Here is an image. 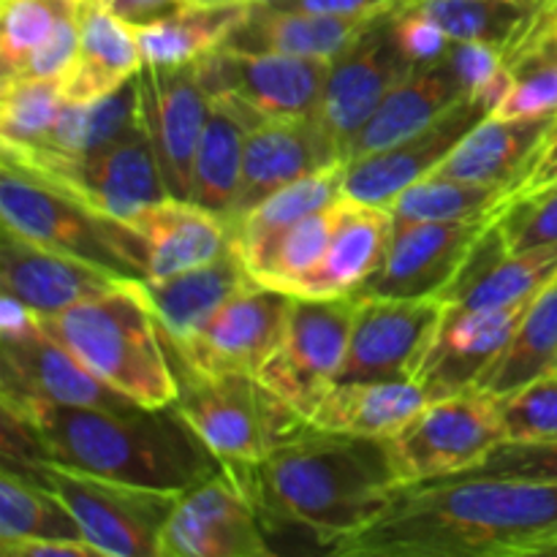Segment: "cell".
Segmentation results:
<instances>
[{
	"mask_svg": "<svg viewBox=\"0 0 557 557\" xmlns=\"http://www.w3.org/2000/svg\"><path fill=\"white\" fill-rule=\"evenodd\" d=\"M506 190L490 185L462 183V180L428 174L408 185L389 205L395 228L417 226V223L468 221V218L495 215L506 205Z\"/></svg>",
	"mask_w": 557,
	"mask_h": 557,
	"instance_id": "60d3db41",
	"label": "cell"
},
{
	"mask_svg": "<svg viewBox=\"0 0 557 557\" xmlns=\"http://www.w3.org/2000/svg\"><path fill=\"white\" fill-rule=\"evenodd\" d=\"M250 286L256 281L234 243L207 264L163 281H145L152 313L169 341H185L199 332L223 305Z\"/></svg>",
	"mask_w": 557,
	"mask_h": 557,
	"instance_id": "f1b7e54d",
	"label": "cell"
},
{
	"mask_svg": "<svg viewBox=\"0 0 557 557\" xmlns=\"http://www.w3.org/2000/svg\"><path fill=\"white\" fill-rule=\"evenodd\" d=\"M395 234L389 207H375L343 196L341 221L321 264L299 283L294 297H351L384 264Z\"/></svg>",
	"mask_w": 557,
	"mask_h": 557,
	"instance_id": "484cf974",
	"label": "cell"
},
{
	"mask_svg": "<svg viewBox=\"0 0 557 557\" xmlns=\"http://www.w3.org/2000/svg\"><path fill=\"white\" fill-rule=\"evenodd\" d=\"M0 395L36 397L54 406L117 411L139 406L87 370L63 343L44 330L38 315L22 332L0 335Z\"/></svg>",
	"mask_w": 557,
	"mask_h": 557,
	"instance_id": "ffe728a7",
	"label": "cell"
},
{
	"mask_svg": "<svg viewBox=\"0 0 557 557\" xmlns=\"http://www.w3.org/2000/svg\"><path fill=\"white\" fill-rule=\"evenodd\" d=\"M403 0H270L267 5L288 11H308V14L330 16H375L397 9Z\"/></svg>",
	"mask_w": 557,
	"mask_h": 557,
	"instance_id": "c3c4849f",
	"label": "cell"
},
{
	"mask_svg": "<svg viewBox=\"0 0 557 557\" xmlns=\"http://www.w3.org/2000/svg\"><path fill=\"white\" fill-rule=\"evenodd\" d=\"M0 406L33 430L49 462L112 482L185 493L223 466L174 403L117 411L0 395Z\"/></svg>",
	"mask_w": 557,
	"mask_h": 557,
	"instance_id": "3957f363",
	"label": "cell"
},
{
	"mask_svg": "<svg viewBox=\"0 0 557 557\" xmlns=\"http://www.w3.org/2000/svg\"><path fill=\"white\" fill-rule=\"evenodd\" d=\"M5 557H101L85 539H30V542L0 544Z\"/></svg>",
	"mask_w": 557,
	"mask_h": 557,
	"instance_id": "681fc988",
	"label": "cell"
},
{
	"mask_svg": "<svg viewBox=\"0 0 557 557\" xmlns=\"http://www.w3.org/2000/svg\"><path fill=\"white\" fill-rule=\"evenodd\" d=\"M557 117H484L449 152L435 174L462 183L490 185L515 196L528 166L555 128ZM506 199V201H509Z\"/></svg>",
	"mask_w": 557,
	"mask_h": 557,
	"instance_id": "d4e9b609",
	"label": "cell"
},
{
	"mask_svg": "<svg viewBox=\"0 0 557 557\" xmlns=\"http://www.w3.org/2000/svg\"><path fill=\"white\" fill-rule=\"evenodd\" d=\"M417 381H337L310 413L315 430L389 441L424 406Z\"/></svg>",
	"mask_w": 557,
	"mask_h": 557,
	"instance_id": "4dcf8cb0",
	"label": "cell"
},
{
	"mask_svg": "<svg viewBox=\"0 0 557 557\" xmlns=\"http://www.w3.org/2000/svg\"><path fill=\"white\" fill-rule=\"evenodd\" d=\"M125 281L90 261L27 243L9 228L0 232V288L38 319L101 297Z\"/></svg>",
	"mask_w": 557,
	"mask_h": 557,
	"instance_id": "603a6c76",
	"label": "cell"
},
{
	"mask_svg": "<svg viewBox=\"0 0 557 557\" xmlns=\"http://www.w3.org/2000/svg\"><path fill=\"white\" fill-rule=\"evenodd\" d=\"M379 16V14H375ZM375 16H330L253 3L226 38V47L277 52L332 63L341 58Z\"/></svg>",
	"mask_w": 557,
	"mask_h": 557,
	"instance_id": "83f0119b",
	"label": "cell"
},
{
	"mask_svg": "<svg viewBox=\"0 0 557 557\" xmlns=\"http://www.w3.org/2000/svg\"><path fill=\"white\" fill-rule=\"evenodd\" d=\"M169 348V346H166ZM174 406L221 462H261L308 428V419L250 373H205L169 348Z\"/></svg>",
	"mask_w": 557,
	"mask_h": 557,
	"instance_id": "5b68a950",
	"label": "cell"
},
{
	"mask_svg": "<svg viewBox=\"0 0 557 557\" xmlns=\"http://www.w3.org/2000/svg\"><path fill=\"white\" fill-rule=\"evenodd\" d=\"M79 9L82 0H0V76H14Z\"/></svg>",
	"mask_w": 557,
	"mask_h": 557,
	"instance_id": "7bdbcfd3",
	"label": "cell"
},
{
	"mask_svg": "<svg viewBox=\"0 0 557 557\" xmlns=\"http://www.w3.org/2000/svg\"><path fill=\"white\" fill-rule=\"evenodd\" d=\"M444 310L441 297L359 299L337 381H413Z\"/></svg>",
	"mask_w": 557,
	"mask_h": 557,
	"instance_id": "2e32d148",
	"label": "cell"
},
{
	"mask_svg": "<svg viewBox=\"0 0 557 557\" xmlns=\"http://www.w3.org/2000/svg\"><path fill=\"white\" fill-rule=\"evenodd\" d=\"M555 183H557V123L555 128L549 131L547 139H544L542 150L536 152V158H533L531 166H528L525 180H522L520 188H517V194L511 196L509 201L542 194V190H547L549 185Z\"/></svg>",
	"mask_w": 557,
	"mask_h": 557,
	"instance_id": "f907efd6",
	"label": "cell"
},
{
	"mask_svg": "<svg viewBox=\"0 0 557 557\" xmlns=\"http://www.w3.org/2000/svg\"><path fill=\"white\" fill-rule=\"evenodd\" d=\"M41 324L103 384L139 406L163 408L177 397L172 357L145 281L120 283L101 297L47 315Z\"/></svg>",
	"mask_w": 557,
	"mask_h": 557,
	"instance_id": "277c9868",
	"label": "cell"
},
{
	"mask_svg": "<svg viewBox=\"0 0 557 557\" xmlns=\"http://www.w3.org/2000/svg\"><path fill=\"white\" fill-rule=\"evenodd\" d=\"M504 441L500 397L468 389L444 400H430L384 444L392 468L406 487L473 471Z\"/></svg>",
	"mask_w": 557,
	"mask_h": 557,
	"instance_id": "ba28073f",
	"label": "cell"
},
{
	"mask_svg": "<svg viewBox=\"0 0 557 557\" xmlns=\"http://www.w3.org/2000/svg\"><path fill=\"white\" fill-rule=\"evenodd\" d=\"M498 226L511 253L553 248L557 245V188L506 201L498 212Z\"/></svg>",
	"mask_w": 557,
	"mask_h": 557,
	"instance_id": "f6af8a7d",
	"label": "cell"
},
{
	"mask_svg": "<svg viewBox=\"0 0 557 557\" xmlns=\"http://www.w3.org/2000/svg\"><path fill=\"white\" fill-rule=\"evenodd\" d=\"M493 101L482 96H466L419 134L370 152L357 161L343 163V196L362 205L389 207L408 185L433 174L449 152L466 139L468 131L493 114Z\"/></svg>",
	"mask_w": 557,
	"mask_h": 557,
	"instance_id": "ac0fdd59",
	"label": "cell"
},
{
	"mask_svg": "<svg viewBox=\"0 0 557 557\" xmlns=\"http://www.w3.org/2000/svg\"><path fill=\"white\" fill-rule=\"evenodd\" d=\"M392 27H395L397 47L413 71L438 63L451 47V38L408 0H403L395 9Z\"/></svg>",
	"mask_w": 557,
	"mask_h": 557,
	"instance_id": "7dc6e473",
	"label": "cell"
},
{
	"mask_svg": "<svg viewBox=\"0 0 557 557\" xmlns=\"http://www.w3.org/2000/svg\"><path fill=\"white\" fill-rule=\"evenodd\" d=\"M553 368H557V272L531 299L511 343L476 389L506 397Z\"/></svg>",
	"mask_w": 557,
	"mask_h": 557,
	"instance_id": "8d00e7d4",
	"label": "cell"
},
{
	"mask_svg": "<svg viewBox=\"0 0 557 557\" xmlns=\"http://www.w3.org/2000/svg\"><path fill=\"white\" fill-rule=\"evenodd\" d=\"M190 3H239V5H253V3H270V0H190Z\"/></svg>",
	"mask_w": 557,
	"mask_h": 557,
	"instance_id": "f5cc1de1",
	"label": "cell"
},
{
	"mask_svg": "<svg viewBox=\"0 0 557 557\" xmlns=\"http://www.w3.org/2000/svg\"><path fill=\"white\" fill-rule=\"evenodd\" d=\"M498 218L482 215L468 221L417 223L395 228L384 264L359 288V299H433L446 288L466 264L484 228Z\"/></svg>",
	"mask_w": 557,
	"mask_h": 557,
	"instance_id": "e0dca14e",
	"label": "cell"
},
{
	"mask_svg": "<svg viewBox=\"0 0 557 557\" xmlns=\"http://www.w3.org/2000/svg\"><path fill=\"white\" fill-rule=\"evenodd\" d=\"M555 272L557 245L511 253L495 218L476 239L466 264L441 299L455 308H506L536 297Z\"/></svg>",
	"mask_w": 557,
	"mask_h": 557,
	"instance_id": "cb8c5ba5",
	"label": "cell"
},
{
	"mask_svg": "<svg viewBox=\"0 0 557 557\" xmlns=\"http://www.w3.org/2000/svg\"><path fill=\"white\" fill-rule=\"evenodd\" d=\"M392 14L395 9L375 16L362 36L341 58L332 60L326 71L315 120L341 147L343 163H346L348 141L373 117L384 98L413 71L397 47Z\"/></svg>",
	"mask_w": 557,
	"mask_h": 557,
	"instance_id": "4fadbf2b",
	"label": "cell"
},
{
	"mask_svg": "<svg viewBox=\"0 0 557 557\" xmlns=\"http://www.w3.org/2000/svg\"><path fill=\"white\" fill-rule=\"evenodd\" d=\"M557 544V484L449 476L406 484L337 557H539Z\"/></svg>",
	"mask_w": 557,
	"mask_h": 557,
	"instance_id": "6da1fadb",
	"label": "cell"
},
{
	"mask_svg": "<svg viewBox=\"0 0 557 557\" xmlns=\"http://www.w3.org/2000/svg\"><path fill=\"white\" fill-rule=\"evenodd\" d=\"M0 221L27 243L90 261L117 277L141 281L123 223L87 210L5 158L0 166Z\"/></svg>",
	"mask_w": 557,
	"mask_h": 557,
	"instance_id": "8992f818",
	"label": "cell"
},
{
	"mask_svg": "<svg viewBox=\"0 0 557 557\" xmlns=\"http://www.w3.org/2000/svg\"><path fill=\"white\" fill-rule=\"evenodd\" d=\"M123 223L141 281H163L218 259L232 243V226L188 199L152 201Z\"/></svg>",
	"mask_w": 557,
	"mask_h": 557,
	"instance_id": "44dd1931",
	"label": "cell"
},
{
	"mask_svg": "<svg viewBox=\"0 0 557 557\" xmlns=\"http://www.w3.org/2000/svg\"><path fill=\"white\" fill-rule=\"evenodd\" d=\"M341 163V147L315 117L256 120L245 136L243 183L228 226L275 190Z\"/></svg>",
	"mask_w": 557,
	"mask_h": 557,
	"instance_id": "7402d4cb",
	"label": "cell"
},
{
	"mask_svg": "<svg viewBox=\"0 0 557 557\" xmlns=\"http://www.w3.org/2000/svg\"><path fill=\"white\" fill-rule=\"evenodd\" d=\"M359 297H294L286 332L259 379L310 422L341 379Z\"/></svg>",
	"mask_w": 557,
	"mask_h": 557,
	"instance_id": "30bf717a",
	"label": "cell"
},
{
	"mask_svg": "<svg viewBox=\"0 0 557 557\" xmlns=\"http://www.w3.org/2000/svg\"><path fill=\"white\" fill-rule=\"evenodd\" d=\"M460 476H500L557 484V438L504 441L473 471L460 473Z\"/></svg>",
	"mask_w": 557,
	"mask_h": 557,
	"instance_id": "bcb514c9",
	"label": "cell"
},
{
	"mask_svg": "<svg viewBox=\"0 0 557 557\" xmlns=\"http://www.w3.org/2000/svg\"><path fill=\"white\" fill-rule=\"evenodd\" d=\"M330 63L277 52L218 47L196 63L212 101H226L253 120L315 117Z\"/></svg>",
	"mask_w": 557,
	"mask_h": 557,
	"instance_id": "7c38bea8",
	"label": "cell"
},
{
	"mask_svg": "<svg viewBox=\"0 0 557 557\" xmlns=\"http://www.w3.org/2000/svg\"><path fill=\"white\" fill-rule=\"evenodd\" d=\"M294 297L270 286H250L223 305L199 332L166 346L190 368L205 373L259 375L281 346ZM163 332V330H161Z\"/></svg>",
	"mask_w": 557,
	"mask_h": 557,
	"instance_id": "9a60e30c",
	"label": "cell"
},
{
	"mask_svg": "<svg viewBox=\"0 0 557 557\" xmlns=\"http://www.w3.org/2000/svg\"><path fill=\"white\" fill-rule=\"evenodd\" d=\"M82 539L74 515L49 484L27 471L0 468V544Z\"/></svg>",
	"mask_w": 557,
	"mask_h": 557,
	"instance_id": "74e56055",
	"label": "cell"
},
{
	"mask_svg": "<svg viewBox=\"0 0 557 557\" xmlns=\"http://www.w3.org/2000/svg\"><path fill=\"white\" fill-rule=\"evenodd\" d=\"M107 9H112L120 20H125L128 25L141 27L150 25V22L169 16L172 11L183 9L190 0H101Z\"/></svg>",
	"mask_w": 557,
	"mask_h": 557,
	"instance_id": "816d5d0a",
	"label": "cell"
},
{
	"mask_svg": "<svg viewBox=\"0 0 557 557\" xmlns=\"http://www.w3.org/2000/svg\"><path fill=\"white\" fill-rule=\"evenodd\" d=\"M145 65L136 27L101 0H82L79 52L63 76L69 103H92L134 79Z\"/></svg>",
	"mask_w": 557,
	"mask_h": 557,
	"instance_id": "f546056e",
	"label": "cell"
},
{
	"mask_svg": "<svg viewBox=\"0 0 557 557\" xmlns=\"http://www.w3.org/2000/svg\"><path fill=\"white\" fill-rule=\"evenodd\" d=\"M139 79H128L109 96L92 103L65 101L58 123L38 145L3 147V152H47V156H82L107 147L139 128Z\"/></svg>",
	"mask_w": 557,
	"mask_h": 557,
	"instance_id": "d590c367",
	"label": "cell"
},
{
	"mask_svg": "<svg viewBox=\"0 0 557 557\" xmlns=\"http://www.w3.org/2000/svg\"><path fill=\"white\" fill-rule=\"evenodd\" d=\"M253 117L239 112L226 101H212L205 136L194 158L190 174V199L212 215L232 221L234 205L243 183L245 136Z\"/></svg>",
	"mask_w": 557,
	"mask_h": 557,
	"instance_id": "1f68e13d",
	"label": "cell"
},
{
	"mask_svg": "<svg viewBox=\"0 0 557 557\" xmlns=\"http://www.w3.org/2000/svg\"><path fill=\"white\" fill-rule=\"evenodd\" d=\"M343 196L335 205L324 207V210L310 212L308 218L294 223L288 232H283L253 264L248 267L253 281L259 286L277 288V292L292 294L299 288V283L321 264L326 248L332 243L337 221H341Z\"/></svg>",
	"mask_w": 557,
	"mask_h": 557,
	"instance_id": "ab89813d",
	"label": "cell"
},
{
	"mask_svg": "<svg viewBox=\"0 0 557 557\" xmlns=\"http://www.w3.org/2000/svg\"><path fill=\"white\" fill-rule=\"evenodd\" d=\"M343 196V163L341 166L321 169V172L308 174L286 188L275 190L264 201L245 212L243 218L232 223V243L243 253L245 264H253L283 232L297 221L308 218L310 212L324 210L335 205Z\"/></svg>",
	"mask_w": 557,
	"mask_h": 557,
	"instance_id": "e575fe53",
	"label": "cell"
},
{
	"mask_svg": "<svg viewBox=\"0 0 557 557\" xmlns=\"http://www.w3.org/2000/svg\"><path fill=\"white\" fill-rule=\"evenodd\" d=\"M272 555L264 520L239 462H223L212 476L177 495L161 536V557Z\"/></svg>",
	"mask_w": 557,
	"mask_h": 557,
	"instance_id": "8fae6325",
	"label": "cell"
},
{
	"mask_svg": "<svg viewBox=\"0 0 557 557\" xmlns=\"http://www.w3.org/2000/svg\"><path fill=\"white\" fill-rule=\"evenodd\" d=\"M466 96V85L451 69L446 54L438 63L411 71L384 98V103L375 109V114L362 125V131L348 141L346 163L370 156V152L386 150V147L419 134L438 117H444Z\"/></svg>",
	"mask_w": 557,
	"mask_h": 557,
	"instance_id": "4316f807",
	"label": "cell"
},
{
	"mask_svg": "<svg viewBox=\"0 0 557 557\" xmlns=\"http://www.w3.org/2000/svg\"><path fill=\"white\" fill-rule=\"evenodd\" d=\"M506 441L557 438V368L500 397Z\"/></svg>",
	"mask_w": 557,
	"mask_h": 557,
	"instance_id": "ee69618b",
	"label": "cell"
},
{
	"mask_svg": "<svg viewBox=\"0 0 557 557\" xmlns=\"http://www.w3.org/2000/svg\"><path fill=\"white\" fill-rule=\"evenodd\" d=\"M547 557H557V544H553V547H549V553H547Z\"/></svg>",
	"mask_w": 557,
	"mask_h": 557,
	"instance_id": "db71d44e",
	"label": "cell"
},
{
	"mask_svg": "<svg viewBox=\"0 0 557 557\" xmlns=\"http://www.w3.org/2000/svg\"><path fill=\"white\" fill-rule=\"evenodd\" d=\"M139 79V120L150 139L163 183L172 199H190V174L199 141L205 136L212 98L201 87L196 63L150 65Z\"/></svg>",
	"mask_w": 557,
	"mask_h": 557,
	"instance_id": "5bb4252c",
	"label": "cell"
},
{
	"mask_svg": "<svg viewBox=\"0 0 557 557\" xmlns=\"http://www.w3.org/2000/svg\"><path fill=\"white\" fill-rule=\"evenodd\" d=\"M451 41H476L515 54L557 0H408Z\"/></svg>",
	"mask_w": 557,
	"mask_h": 557,
	"instance_id": "d6a6232c",
	"label": "cell"
},
{
	"mask_svg": "<svg viewBox=\"0 0 557 557\" xmlns=\"http://www.w3.org/2000/svg\"><path fill=\"white\" fill-rule=\"evenodd\" d=\"M239 466L267 539L294 533L299 549L330 555L343 539L368 528L403 487L384 441L326 433L313 424L267 460Z\"/></svg>",
	"mask_w": 557,
	"mask_h": 557,
	"instance_id": "7a4b0ae2",
	"label": "cell"
},
{
	"mask_svg": "<svg viewBox=\"0 0 557 557\" xmlns=\"http://www.w3.org/2000/svg\"><path fill=\"white\" fill-rule=\"evenodd\" d=\"M30 473L65 500L82 539L101 557H161L163 528L180 493L112 482L49 460Z\"/></svg>",
	"mask_w": 557,
	"mask_h": 557,
	"instance_id": "9c48e42d",
	"label": "cell"
},
{
	"mask_svg": "<svg viewBox=\"0 0 557 557\" xmlns=\"http://www.w3.org/2000/svg\"><path fill=\"white\" fill-rule=\"evenodd\" d=\"M555 188H557V183H555V185H549V188H547V190H555ZM542 194H544V190H542Z\"/></svg>",
	"mask_w": 557,
	"mask_h": 557,
	"instance_id": "11a10c76",
	"label": "cell"
},
{
	"mask_svg": "<svg viewBox=\"0 0 557 557\" xmlns=\"http://www.w3.org/2000/svg\"><path fill=\"white\" fill-rule=\"evenodd\" d=\"M65 107L63 79L11 76L0 90V145H38L58 123Z\"/></svg>",
	"mask_w": 557,
	"mask_h": 557,
	"instance_id": "b9f144b4",
	"label": "cell"
},
{
	"mask_svg": "<svg viewBox=\"0 0 557 557\" xmlns=\"http://www.w3.org/2000/svg\"><path fill=\"white\" fill-rule=\"evenodd\" d=\"M3 158L112 221H128L141 207L169 196L161 166L141 125L112 145L82 156L3 152Z\"/></svg>",
	"mask_w": 557,
	"mask_h": 557,
	"instance_id": "52a82bcc",
	"label": "cell"
},
{
	"mask_svg": "<svg viewBox=\"0 0 557 557\" xmlns=\"http://www.w3.org/2000/svg\"><path fill=\"white\" fill-rule=\"evenodd\" d=\"M509 74L493 117H557V5L509 54Z\"/></svg>",
	"mask_w": 557,
	"mask_h": 557,
	"instance_id": "f35d334b",
	"label": "cell"
},
{
	"mask_svg": "<svg viewBox=\"0 0 557 557\" xmlns=\"http://www.w3.org/2000/svg\"><path fill=\"white\" fill-rule=\"evenodd\" d=\"M248 5L185 3L169 16L136 27L141 58L150 65H190L226 44Z\"/></svg>",
	"mask_w": 557,
	"mask_h": 557,
	"instance_id": "836d02e7",
	"label": "cell"
},
{
	"mask_svg": "<svg viewBox=\"0 0 557 557\" xmlns=\"http://www.w3.org/2000/svg\"><path fill=\"white\" fill-rule=\"evenodd\" d=\"M531 299L487 310L446 305L438 332L413 375L424 397L444 400V397L476 389L484 373L511 343Z\"/></svg>",
	"mask_w": 557,
	"mask_h": 557,
	"instance_id": "d6986e66",
	"label": "cell"
}]
</instances>
